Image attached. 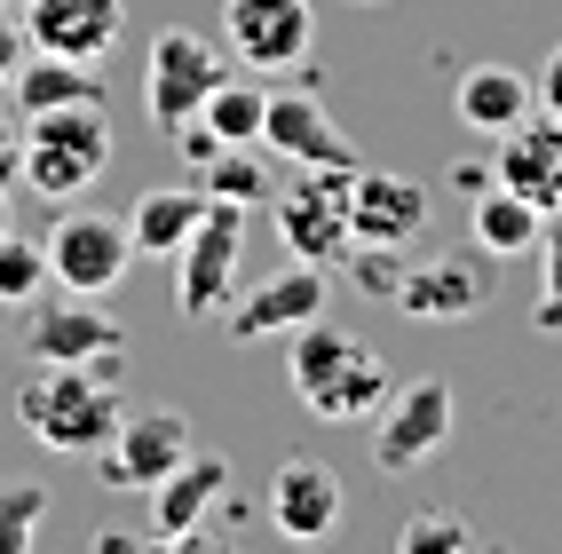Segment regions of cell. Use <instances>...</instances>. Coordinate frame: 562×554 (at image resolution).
I'll return each mask as SVG.
<instances>
[{"instance_id": "1", "label": "cell", "mask_w": 562, "mask_h": 554, "mask_svg": "<svg viewBox=\"0 0 562 554\" xmlns=\"http://www.w3.org/2000/svg\"><path fill=\"white\" fill-rule=\"evenodd\" d=\"M16 420L32 443L48 452H103V436L120 428V396H111L103 373L88 364H41L24 388H16Z\"/></svg>"}, {"instance_id": "2", "label": "cell", "mask_w": 562, "mask_h": 554, "mask_svg": "<svg viewBox=\"0 0 562 554\" xmlns=\"http://www.w3.org/2000/svg\"><path fill=\"white\" fill-rule=\"evenodd\" d=\"M111 167V111L103 103H56L24 120V182L41 199H80Z\"/></svg>"}, {"instance_id": "3", "label": "cell", "mask_w": 562, "mask_h": 554, "mask_svg": "<svg viewBox=\"0 0 562 554\" xmlns=\"http://www.w3.org/2000/svg\"><path fill=\"white\" fill-rule=\"evenodd\" d=\"M238 262H246V206L206 199L199 230L175 246V309L182 317H222L238 293Z\"/></svg>"}, {"instance_id": "4", "label": "cell", "mask_w": 562, "mask_h": 554, "mask_svg": "<svg viewBox=\"0 0 562 554\" xmlns=\"http://www.w3.org/2000/svg\"><path fill=\"white\" fill-rule=\"evenodd\" d=\"M349 174L357 167H302V182L278 199V238L293 262H317V270H341L357 253L349 230Z\"/></svg>"}, {"instance_id": "5", "label": "cell", "mask_w": 562, "mask_h": 554, "mask_svg": "<svg viewBox=\"0 0 562 554\" xmlns=\"http://www.w3.org/2000/svg\"><path fill=\"white\" fill-rule=\"evenodd\" d=\"M41 246H48V278H56L64 293H80V302H103V293H120L127 270H135L127 222H111V214H64Z\"/></svg>"}, {"instance_id": "6", "label": "cell", "mask_w": 562, "mask_h": 554, "mask_svg": "<svg viewBox=\"0 0 562 554\" xmlns=\"http://www.w3.org/2000/svg\"><path fill=\"white\" fill-rule=\"evenodd\" d=\"M443 443H452V388H443L436 373H428V381L389 388L381 420H372V467L412 475V467H428Z\"/></svg>"}, {"instance_id": "7", "label": "cell", "mask_w": 562, "mask_h": 554, "mask_svg": "<svg viewBox=\"0 0 562 554\" xmlns=\"http://www.w3.org/2000/svg\"><path fill=\"white\" fill-rule=\"evenodd\" d=\"M191 452H199V443H191V420L167 412V404H151V412H127L120 428L103 436V467H95V475H103L111 491H159Z\"/></svg>"}, {"instance_id": "8", "label": "cell", "mask_w": 562, "mask_h": 554, "mask_svg": "<svg viewBox=\"0 0 562 554\" xmlns=\"http://www.w3.org/2000/svg\"><path fill=\"white\" fill-rule=\"evenodd\" d=\"M222 41L246 71H293L317 48V9L310 0H222Z\"/></svg>"}, {"instance_id": "9", "label": "cell", "mask_w": 562, "mask_h": 554, "mask_svg": "<svg viewBox=\"0 0 562 554\" xmlns=\"http://www.w3.org/2000/svg\"><path fill=\"white\" fill-rule=\"evenodd\" d=\"M222 71H231V64H222L214 41H199V32H159V41H151V64H143V103H151V127L175 135L182 120H199V103L214 95Z\"/></svg>"}, {"instance_id": "10", "label": "cell", "mask_w": 562, "mask_h": 554, "mask_svg": "<svg viewBox=\"0 0 562 554\" xmlns=\"http://www.w3.org/2000/svg\"><path fill=\"white\" fill-rule=\"evenodd\" d=\"M325 293H333V270H317V262H285L278 278H261V285H246V293H231L222 325H231V341H278V332L325 317Z\"/></svg>"}, {"instance_id": "11", "label": "cell", "mask_w": 562, "mask_h": 554, "mask_svg": "<svg viewBox=\"0 0 562 554\" xmlns=\"http://www.w3.org/2000/svg\"><path fill=\"white\" fill-rule=\"evenodd\" d=\"M261 151L285 167H357V143L333 127V111L310 88H270V103H261Z\"/></svg>"}, {"instance_id": "12", "label": "cell", "mask_w": 562, "mask_h": 554, "mask_svg": "<svg viewBox=\"0 0 562 554\" xmlns=\"http://www.w3.org/2000/svg\"><path fill=\"white\" fill-rule=\"evenodd\" d=\"M24 349H32V364H88V373H120V317H103L95 302H56V309H41L32 317V332H24Z\"/></svg>"}, {"instance_id": "13", "label": "cell", "mask_w": 562, "mask_h": 554, "mask_svg": "<svg viewBox=\"0 0 562 554\" xmlns=\"http://www.w3.org/2000/svg\"><path fill=\"white\" fill-rule=\"evenodd\" d=\"M24 32H32V48H48V56L103 64L127 32V9L120 0H24Z\"/></svg>"}, {"instance_id": "14", "label": "cell", "mask_w": 562, "mask_h": 554, "mask_svg": "<svg viewBox=\"0 0 562 554\" xmlns=\"http://www.w3.org/2000/svg\"><path fill=\"white\" fill-rule=\"evenodd\" d=\"M492 174L507 182L515 199H531L539 214H562V120H554V111H531V120H515L499 135Z\"/></svg>"}, {"instance_id": "15", "label": "cell", "mask_w": 562, "mask_h": 554, "mask_svg": "<svg viewBox=\"0 0 562 554\" xmlns=\"http://www.w3.org/2000/svg\"><path fill=\"white\" fill-rule=\"evenodd\" d=\"M341 507H349V491H341V475H333L325 460H285L270 475V523L293 546L333 539V531H341Z\"/></svg>"}, {"instance_id": "16", "label": "cell", "mask_w": 562, "mask_h": 554, "mask_svg": "<svg viewBox=\"0 0 562 554\" xmlns=\"http://www.w3.org/2000/svg\"><path fill=\"white\" fill-rule=\"evenodd\" d=\"M420 222H428V191L412 174H381V167L349 174V230H357V246H404V238H420Z\"/></svg>"}, {"instance_id": "17", "label": "cell", "mask_w": 562, "mask_h": 554, "mask_svg": "<svg viewBox=\"0 0 562 554\" xmlns=\"http://www.w3.org/2000/svg\"><path fill=\"white\" fill-rule=\"evenodd\" d=\"M389 302L404 317H443V325H452V317H475L483 302H492V278H483L475 253H436V262H420V270L396 278Z\"/></svg>"}, {"instance_id": "18", "label": "cell", "mask_w": 562, "mask_h": 554, "mask_svg": "<svg viewBox=\"0 0 562 554\" xmlns=\"http://www.w3.org/2000/svg\"><path fill=\"white\" fill-rule=\"evenodd\" d=\"M452 111H460V127H475V135H507L515 120H531V111H539V95H531V80H522V71L475 64V71H460Z\"/></svg>"}, {"instance_id": "19", "label": "cell", "mask_w": 562, "mask_h": 554, "mask_svg": "<svg viewBox=\"0 0 562 554\" xmlns=\"http://www.w3.org/2000/svg\"><path fill=\"white\" fill-rule=\"evenodd\" d=\"M222 484H231V460L191 452V460H182L167 484L151 491V531H191V523H206L214 499H222Z\"/></svg>"}, {"instance_id": "20", "label": "cell", "mask_w": 562, "mask_h": 554, "mask_svg": "<svg viewBox=\"0 0 562 554\" xmlns=\"http://www.w3.org/2000/svg\"><path fill=\"white\" fill-rule=\"evenodd\" d=\"M199 214H206V191H199V182H182V191H143L135 214H127V246L175 262V246L199 230Z\"/></svg>"}, {"instance_id": "21", "label": "cell", "mask_w": 562, "mask_h": 554, "mask_svg": "<svg viewBox=\"0 0 562 554\" xmlns=\"http://www.w3.org/2000/svg\"><path fill=\"white\" fill-rule=\"evenodd\" d=\"M468 230H475V253H539L547 214L531 199H515L507 182H492V191L468 199Z\"/></svg>"}, {"instance_id": "22", "label": "cell", "mask_w": 562, "mask_h": 554, "mask_svg": "<svg viewBox=\"0 0 562 554\" xmlns=\"http://www.w3.org/2000/svg\"><path fill=\"white\" fill-rule=\"evenodd\" d=\"M9 103L32 120V111H56V103H103V88H95V64H71V56L32 48L24 71H16V88H9Z\"/></svg>"}, {"instance_id": "23", "label": "cell", "mask_w": 562, "mask_h": 554, "mask_svg": "<svg viewBox=\"0 0 562 554\" xmlns=\"http://www.w3.org/2000/svg\"><path fill=\"white\" fill-rule=\"evenodd\" d=\"M357 332H341V325H325V317H310V325H293V388H302V404L317 396V388H333L357 364Z\"/></svg>"}, {"instance_id": "24", "label": "cell", "mask_w": 562, "mask_h": 554, "mask_svg": "<svg viewBox=\"0 0 562 554\" xmlns=\"http://www.w3.org/2000/svg\"><path fill=\"white\" fill-rule=\"evenodd\" d=\"M199 191H206V199H231V206H270V199H278L270 151H261V143H222V151L199 167Z\"/></svg>"}, {"instance_id": "25", "label": "cell", "mask_w": 562, "mask_h": 554, "mask_svg": "<svg viewBox=\"0 0 562 554\" xmlns=\"http://www.w3.org/2000/svg\"><path fill=\"white\" fill-rule=\"evenodd\" d=\"M389 388H396V381H389V364L372 357V349H357L349 373L333 381V388H317V396H310V412H317V420H333V428H349V420H372V412H381Z\"/></svg>"}, {"instance_id": "26", "label": "cell", "mask_w": 562, "mask_h": 554, "mask_svg": "<svg viewBox=\"0 0 562 554\" xmlns=\"http://www.w3.org/2000/svg\"><path fill=\"white\" fill-rule=\"evenodd\" d=\"M261 103H270V88L231 80V71H222L214 95L199 103V127H206L214 143H261Z\"/></svg>"}, {"instance_id": "27", "label": "cell", "mask_w": 562, "mask_h": 554, "mask_svg": "<svg viewBox=\"0 0 562 554\" xmlns=\"http://www.w3.org/2000/svg\"><path fill=\"white\" fill-rule=\"evenodd\" d=\"M41 285H48V246L41 238H0V309H24V302H41Z\"/></svg>"}, {"instance_id": "28", "label": "cell", "mask_w": 562, "mask_h": 554, "mask_svg": "<svg viewBox=\"0 0 562 554\" xmlns=\"http://www.w3.org/2000/svg\"><path fill=\"white\" fill-rule=\"evenodd\" d=\"M396 554H475V531L460 515H412L396 531Z\"/></svg>"}, {"instance_id": "29", "label": "cell", "mask_w": 562, "mask_h": 554, "mask_svg": "<svg viewBox=\"0 0 562 554\" xmlns=\"http://www.w3.org/2000/svg\"><path fill=\"white\" fill-rule=\"evenodd\" d=\"M41 515H48V491H41V484L0 491V554H32V531H41Z\"/></svg>"}, {"instance_id": "30", "label": "cell", "mask_w": 562, "mask_h": 554, "mask_svg": "<svg viewBox=\"0 0 562 554\" xmlns=\"http://www.w3.org/2000/svg\"><path fill=\"white\" fill-rule=\"evenodd\" d=\"M539 325H562V214H547V230H539Z\"/></svg>"}, {"instance_id": "31", "label": "cell", "mask_w": 562, "mask_h": 554, "mask_svg": "<svg viewBox=\"0 0 562 554\" xmlns=\"http://www.w3.org/2000/svg\"><path fill=\"white\" fill-rule=\"evenodd\" d=\"M24 56H32V32H24V9H0V103H9V88H16V71H24Z\"/></svg>"}, {"instance_id": "32", "label": "cell", "mask_w": 562, "mask_h": 554, "mask_svg": "<svg viewBox=\"0 0 562 554\" xmlns=\"http://www.w3.org/2000/svg\"><path fill=\"white\" fill-rule=\"evenodd\" d=\"M143 554H231V546H222L206 523H191V531H151V546H143Z\"/></svg>"}, {"instance_id": "33", "label": "cell", "mask_w": 562, "mask_h": 554, "mask_svg": "<svg viewBox=\"0 0 562 554\" xmlns=\"http://www.w3.org/2000/svg\"><path fill=\"white\" fill-rule=\"evenodd\" d=\"M9 182H24V127H16V111L0 103V191Z\"/></svg>"}, {"instance_id": "34", "label": "cell", "mask_w": 562, "mask_h": 554, "mask_svg": "<svg viewBox=\"0 0 562 554\" xmlns=\"http://www.w3.org/2000/svg\"><path fill=\"white\" fill-rule=\"evenodd\" d=\"M531 95H539V111H554V120H562V48L539 64V80H531Z\"/></svg>"}, {"instance_id": "35", "label": "cell", "mask_w": 562, "mask_h": 554, "mask_svg": "<svg viewBox=\"0 0 562 554\" xmlns=\"http://www.w3.org/2000/svg\"><path fill=\"white\" fill-rule=\"evenodd\" d=\"M452 182H460V191L475 199V191H492V182H499V174H492V159H468V167H452Z\"/></svg>"}, {"instance_id": "36", "label": "cell", "mask_w": 562, "mask_h": 554, "mask_svg": "<svg viewBox=\"0 0 562 554\" xmlns=\"http://www.w3.org/2000/svg\"><path fill=\"white\" fill-rule=\"evenodd\" d=\"M95 554H135V546H127V539H120V531H111V539H103V546H95Z\"/></svg>"}, {"instance_id": "37", "label": "cell", "mask_w": 562, "mask_h": 554, "mask_svg": "<svg viewBox=\"0 0 562 554\" xmlns=\"http://www.w3.org/2000/svg\"><path fill=\"white\" fill-rule=\"evenodd\" d=\"M16 230V214H9V191H0V238H9Z\"/></svg>"}, {"instance_id": "38", "label": "cell", "mask_w": 562, "mask_h": 554, "mask_svg": "<svg viewBox=\"0 0 562 554\" xmlns=\"http://www.w3.org/2000/svg\"><path fill=\"white\" fill-rule=\"evenodd\" d=\"M0 9H24V0H0Z\"/></svg>"}]
</instances>
